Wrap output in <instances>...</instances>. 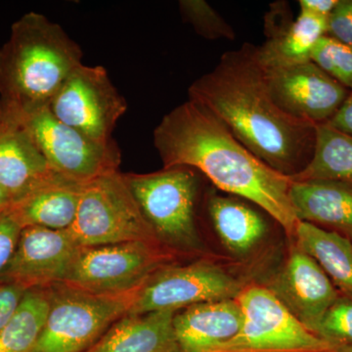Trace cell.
Masks as SVG:
<instances>
[{"label": "cell", "mask_w": 352, "mask_h": 352, "mask_svg": "<svg viewBox=\"0 0 352 352\" xmlns=\"http://www.w3.org/2000/svg\"><path fill=\"white\" fill-rule=\"evenodd\" d=\"M339 0H300V13L328 19Z\"/></svg>", "instance_id": "obj_31"}, {"label": "cell", "mask_w": 352, "mask_h": 352, "mask_svg": "<svg viewBox=\"0 0 352 352\" xmlns=\"http://www.w3.org/2000/svg\"><path fill=\"white\" fill-rule=\"evenodd\" d=\"M66 231L82 248L161 243L120 171L82 185L76 219Z\"/></svg>", "instance_id": "obj_6"}, {"label": "cell", "mask_w": 352, "mask_h": 352, "mask_svg": "<svg viewBox=\"0 0 352 352\" xmlns=\"http://www.w3.org/2000/svg\"><path fill=\"white\" fill-rule=\"evenodd\" d=\"M80 64L82 48L61 25L43 14H25L0 47V105L19 113L48 107Z\"/></svg>", "instance_id": "obj_3"}, {"label": "cell", "mask_w": 352, "mask_h": 352, "mask_svg": "<svg viewBox=\"0 0 352 352\" xmlns=\"http://www.w3.org/2000/svg\"><path fill=\"white\" fill-rule=\"evenodd\" d=\"M289 199L300 221L344 236L352 242V184L332 180L292 182Z\"/></svg>", "instance_id": "obj_18"}, {"label": "cell", "mask_w": 352, "mask_h": 352, "mask_svg": "<svg viewBox=\"0 0 352 352\" xmlns=\"http://www.w3.org/2000/svg\"><path fill=\"white\" fill-rule=\"evenodd\" d=\"M327 124L333 129L352 136V92Z\"/></svg>", "instance_id": "obj_32"}, {"label": "cell", "mask_w": 352, "mask_h": 352, "mask_svg": "<svg viewBox=\"0 0 352 352\" xmlns=\"http://www.w3.org/2000/svg\"><path fill=\"white\" fill-rule=\"evenodd\" d=\"M237 300L244 312L243 327L214 352H332L263 285H247Z\"/></svg>", "instance_id": "obj_9"}, {"label": "cell", "mask_w": 352, "mask_h": 352, "mask_svg": "<svg viewBox=\"0 0 352 352\" xmlns=\"http://www.w3.org/2000/svg\"><path fill=\"white\" fill-rule=\"evenodd\" d=\"M22 229L9 208L0 212V277L12 258Z\"/></svg>", "instance_id": "obj_28"}, {"label": "cell", "mask_w": 352, "mask_h": 352, "mask_svg": "<svg viewBox=\"0 0 352 352\" xmlns=\"http://www.w3.org/2000/svg\"><path fill=\"white\" fill-rule=\"evenodd\" d=\"M48 108L60 122L107 144L113 141V129L126 113L127 103L104 67L80 64L69 74Z\"/></svg>", "instance_id": "obj_11"}, {"label": "cell", "mask_w": 352, "mask_h": 352, "mask_svg": "<svg viewBox=\"0 0 352 352\" xmlns=\"http://www.w3.org/2000/svg\"><path fill=\"white\" fill-rule=\"evenodd\" d=\"M265 287L310 332L340 294L317 261L296 245Z\"/></svg>", "instance_id": "obj_14"}, {"label": "cell", "mask_w": 352, "mask_h": 352, "mask_svg": "<svg viewBox=\"0 0 352 352\" xmlns=\"http://www.w3.org/2000/svg\"><path fill=\"white\" fill-rule=\"evenodd\" d=\"M16 113L51 168L67 179L85 184L119 171L120 151L115 141L106 144L88 138L58 120L48 107Z\"/></svg>", "instance_id": "obj_8"}, {"label": "cell", "mask_w": 352, "mask_h": 352, "mask_svg": "<svg viewBox=\"0 0 352 352\" xmlns=\"http://www.w3.org/2000/svg\"><path fill=\"white\" fill-rule=\"evenodd\" d=\"M50 307L31 352H85L129 314L139 289L96 295L66 284L50 287Z\"/></svg>", "instance_id": "obj_5"}, {"label": "cell", "mask_w": 352, "mask_h": 352, "mask_svg": "<svg viewBox=\"0 0 352 352\" xmlns=\"http://www.w3.org/2000/svg\"><path fill=\"white\" fill-rule=\"evenodd\" d=\"M82 185L69 179L50 183L16 201L9 210L23 228L68 230L78 212Z\"/></svg>", "instance_id": "obj_21"}, {"label": "cell", "mask_w": 352, "mask_h": 352, "mask_svg": "<svg viewBox=\"0 0 352 352\" xmlns=\"http://www.w3.org/2000/svg\"><path fill=\"white\" fill-rule=\"evenodd\" d=\"M11 206H12V200H11L8 194L4 191V189L0 186V212L8 210Z\"/></svg>", "instance_id": "obj_33"}, {"label": "cell", "mask_w": 352, "mask_h": 352, "mask_svg": "<svg viewBox=\"0 0 352 352\" xmlns=\"http://www.w3.org/2000/svg\"><path fill=\"white\" fill-rule=\"evenodd\" d=\"M235 196L210 192L207 210L212 227L224 247L237 256L251 254L265 239L267 220L258 210Z\"/></svg>", "instance_id": "obj_20"}, {"label": "cell", "mask_w": 352, "mask_h": 352, "mask_svg": "<svg viewBox=\"0 0 352 352\" xmlns=\"http://www.w3.org/2000/svg\"><path fill=\"white\" fill-rule=\"evenodd\" d=\"M291 182L332 180L352 184V136L328 124H317L314 155Z\"/></svg>", "instance_id": "obj_23"}, {"label": "cell", "mask_w": 352, "mask_h": 352, "mask_svg": "<svg viewBox=\"0 0 352 352\" xmlns=\"http://www.w3.org/2000/svg\"><path fill=\"white\" fill-rule=\"evenodd\" d=\"M331 347L352 346V298L340 293L314 332Z\"/></svg>", "instance_id": "obj_26"}, {"label": "cell", "mask_w": 352, "mask_h": 352, "mask_svg": "<svg viewBox=\"0 0 352 352\" xmlns=\"http://www.w3.org/2000/svg\"><path fill=\"white\" fill-rule=\"evenodd\" d=\"M244 321L236 298L184 308L175 314L173 328L180 352H214L237 336Z\"/></svg>", "instance_id": "obj_16"}, {"label": "cell", "mask_w": 352, "mask_h": 352, "mask_svg": "<svg viewBox=\"0 0 352 352\" xmlns=\"http://www.w3.org/2000/svg\"><path fill=\"white\" fill-rule=\"evenodd\" d=\"M332 352H352V346H339L331 347Z\"/></svg>", "instance_id": "obj_34"}, {"label": "cell", "mask_w": 352, "mask_h": 352, "mask_svg": "<svg viewBox=\"0 0 352 352\" xmlns=\"http://www.w3.org/2000/svg\"><path fill=\"white\" fill-rule=\"evenodd\" d=\"M284 12L282 7L274 9L265 21L268 39L256 47L264 68H281L311 61L315 46L327 34L326 18L300 13L295 21H289L284 17Z\"/></svg>", "instance_id": "obj_17"}, {"label": "cell", "mask_w": 352, "mask_h": 352, "mask_svg": "<svg viewBox=\"0 0 352 352\" xmlns=\"http://www.w3.org/2000/svg\"><path fill=\"white\" fill-rule=\"evenodd\" d=\"M247 286L214 261L171 263L156 271L139 289L127 314L176 310L198 303L236 300Z\"/></svg>", "instance_id": "obj_10"}, {"label": "cell", "mask_w": 352, "mask_h": 352, "mask_svg": "<svg viewBox=\"0 0 352 352\" xmlns=\"http://www.w3.org/2000/svg\"><path fill=\"white\" fill-rule=\"evenodd\" d=\"M293 240L317 261L340 293L352 298L351 241L305 221H298Z\"/></svg>", "instance_id": "obj_22"}, {"label": "cell", "mask_w": 352, "mask_h": 352, "mask_svg": "<svg viewBox=\"0 0 352 352\" xmlns=\"http://www.w3.org/2000/svg\"><path fill=\"white\" fill-rule=\"evenodd\" d=\"M178 6L183 20L201 38L210 41L236 38L233 28L205 0H180Z\"/></svg>", "instance_id": "obj_25"}, {"label": "cell", "mask_w": 352, "mask_h": 352, "mask_svg": "<svg viewBox=\"0 0 352 352\" xmlns=\"http://www.w3.org/2000/svg\"><path fill=\"white\" fill-rule=\"evenodd\" d=\"M311 61L352 92V50L331 36H324L315 46Z\"/></svg>", "instance_id": "obj_27"}, {"label": "cell", "mask_w": 352, "mask_h": 352, "mask_svg": "<svg viewBox=\"0 0 352 352\" xmlns=\"http://www.w3.org/2000/svg\"><path fill=\"white\" fill-rule=\"evenodd\" d=\"M177 312L126 314L85 352H180L173 328Z\"/></svg>", "instance_id": "obj_19"}, {"label": "cell", "mask_w": 352, "mask_h": 352, "mask_svg": "<svg viewBox=\"0 0 352 352\" xmlns=\"http://www.w3.org/2000/svg\"><path fill=\"white\" fill-rule=\"evenodd\" d=\"M50 307V289H27L15 314L0 330V352H31Z\"/></svg>", "instance_id": "obj_24"}, {"label": "cell", "mask_w": 352, "mask_h": 352, "mask_svg": "<svg viewBox=\"0 0 352 352\" xmlns=\"http://www.w3.org/2000/svg\"><path fill=\"white\" fill-rule=\"evenodd\" d=\"M80 248L66 230L24 227L0 281L27 289L64 283Z\"/></svg>", "instance_id": "obj_13"}, {"label": "cell", "mask_w": 352, "mask_h": 352, "mask_svg": "<svg viewBox=\"0 0 352 352\" xmlns=\"http://www.w3.org/2000/svg\"><path fill=\"white\" fill-rule=\"evenodd\" d=\"M263 69L275 103L292 117L315 126L327 124L351 94L312 61Z\"/></svg>", "instance_id": "obj_12"}, {"label": "cell", "mask_w": 352, "mask_h": 352, "mask_svg": "<svg viewBox=\"0 0 352 352\" xmlns=\"http://www.w3.org/2000/svg\"><path fill=\"white\" fill-rule=\"evenodd\" d=\"M190 100L207 108L264 164L282 175L300 173L314 155L316 126L273 100L256 46L228 51L190 85Z\"/></svg>", "instance_id": "obj_1"}, {"label": "cell", "mask_w": 352, "mask_h": 352, "mask_svg": "<svg viewBox=\"0 0 352 352\" xmlns=\"http://www.w3.org/2000/svg\"><path fill=\"white\" fill-rule=\"evenodd\" d=\"M179 254L161 243L142 241L80 248L62 284L96 295L131 293Z\"/></svg>", "instance_id": "obj_7"}, {"label": "cell", "mask_w": 352, "mask_h": 352, "mask_svg": "<svg viewBox=\"0 0 352 352\" xmlns=\"http://www.w3.org/2000/svg\"><path fill=\"white\" fill-rule=\"evenodd\" d=\"M327 36L352 50V0H339L328 17Z\"/></svg>", "instance_id": "obj_29"}, {"label": "cell", "mask_w": 352, "mask_h": 352, "mask_svg": "<svg viewBox=\"0 0 352 352\" xmlns=\"http://www.w3.org/2000/svg\"><path fill=\"white\" fill-rule=\"evenodd\" d=\"M124 177L162 244L179 254L203 252L196 219L198 171L175 166Z\"/></svg>", "instance_id": "obj_4"}, {"label": "cell", "mask_w": 352, "mask_h": 352, "mask_svg": "<svg viewBox=\"0 0 352 352\" xmlns=\"http://www.w3.org/2000/svg\"><path fill=\"white\" fill-rule=\"evenodd\" d=\"M154 145L164 168H193L217 190L261 208L294 239L300 220L289 176L254 156L207 108L188 99L166 113L155 129Z\"/></svg>", "instance_id": "obj_2"}, {"label": "cell", "mask_w": 352, "mask_h": 352, "mask_svg": "<svg viewBox=\"0 0 352 352\" xmlns=\"http://www.w3.org/2000/svg\"><path fill=\"white\" fill-rule=\"evenodd\" d=\"M61 179L67 178L51 168L19 116L0 105V186L12 205Z\"/></svg>", "instance_id": "obj_15"}, {"label": "cell", "mask_w": 352, "mask_h": 352, "mask_svg": "<svg viewBox=\"0 0 352 352\" xmlns=\"http://www.w3.org/2000/svg\"><path fill=\"white\" fill-rule=\"evenodd\" d=\"M25 292L20 285L0 281V330L15 314Z\"/></svg>", "instance_id": "obj_30"}]
</instances>
